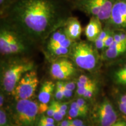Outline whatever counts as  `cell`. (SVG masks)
Masks as SVG:
<instances>
[{
    "label": "cell",
    "mask_w": 126,
    "mask_h": 126,
    "mask_svg": "<svg viewBox=\"0 0 126 126\" xmlns=\"http://www.w3.org/2000/svg\"><path fill=\"white\" fill-rule=\"evenodd\" d=\"M114 78L118 84L126 86V64L115 72Z\"/></svg>",
    "instance_id": "9a60e30c"
},
{
    "label": "cell",
    "mask_w": 126,
    "mask_h": 126,
    "mask_svg": "<svg viewBox=\"0 0 126 126\" xmlns=\"http://www.w3.org/2000/svg\"><path fill=\"white\" fill-rule=\"evenodd\" d=\"M37 126H45L42 123H41L38 122V124H37Z\"/></svg>",
    "instance_id": "f35d334b"
},
{
    "label": "cell",
    "mask_w": 126,
    "mask_h": 126,
    "mask_svg": "<svg viewBox=\"0 0 126 126\" xmlns=\"http://www.w3.org/2000/svg\"><path fill=\"white\" fill-rule=\"evenodd\" d=\"M65 0H12L1 16L28 40L42 41L71 16Z\"/></svg>",
    "instance_id": "6da1fadb"
},
{
    "label": "cell",
    "mask_w": 126,
    "mask_h": 126,
    "mask_svg": "<svg viewBox=\"0 0 126 126\" xmlns=\"http://www.w3.org/2000/svg\"></svg>",
    "instance_id": "b9f144b4"
},
{
    "label": "cell",
    "mask_w": 126,
    "mask_h": 126,
    "mask_svg": "<svg viewBox=\"0 0 126 126\" xmlns=\"http://www.w3.org/2000/svg\"><path fill=\"white\" fill-rule=\"evenodd\" d=\"M33 63L22 61L12 64L3 72L1 85L6 92H12L19 81L26 72L32 70Z\"/></svg>",
    "instance_id": "277c9868"
},
{
    "label": "cell",
    "mask_w": 126,
    "mask_h": 126,
    "mask_svg": "<svg viewBox=\"0 0 126 126\" xmlns=\"http://www.w3.org/2000/svg\"><path fill=\"white\" fill-rule=\"evenodd\" d=\"M12 0H0V12L1 15L4 13L6 9L8 7Z\"/></svg>",
    "instance_id": "cb8c5ba5"
},
{
    "label": "cell",
    "mask_w": 126,
    "mask_h": 126,
    "mask_svg": "<svg viewBox=\"0 0 126 126\" xmlns=\"http://www.w3.org/2000/svg\"><path fill=\"white\" fill-rule=\"evenodd\" d=\"M55 86L56 85L52 81H47L43 83L38 94V99L40 103L48 105L54 92Z\"/></svg>",
    "instance_id": "4fadbf2b"
},
{
    "label": "cell",
    "mask_w": 126,
    "mask_h": 126,
    "mask_svg": "<svg viewBox=\"0 0 126 126\" xmlns=\"http://www.w3.org/2000/svg\"><path fill=\"white\" fill-rule=\"evenodd\" d=\"M39 85L37 72L31 70L25 74L12 92L15 99L18 101L30 99L34 95Z\"/></svg>",
    "instance_id": "8992f818"
},
{
    "label": "cell",
    "mask_w": 126,
    "mask_h": 126,
    "mask_svg": "<svg viewBox=\"0 0 126 126\" xmlns=\"http://www.w3.org/2000/svg\"><path fill=\"white\" fill-rule=\"evenodd\" d=\"M94 84H95V82L92 83V84L86 86L85 87H82V88H77V91H76V93L77 94H78V96H82V97L83 96V94H85V93L86 92V91L89 89L91 86H92V85H94Z\"/></svg>",
    "instance_id": "484cf974"
},
{
    "label": "cell",
    "mask_w": 126,
    "mask_h": 126,
    "mask_svg": "<svg viewBox=\"0 0 126 126\" xmlns=\"http://www.w3.org/2000/svg\"><path fill=\"white\" fill-rule=\"evenodd\" d=\"M76 102L80 106L82 107V108L84 109H85L86 110H87V111H88V110H89L88 105L87 103H86V102L85 100V99L83 97H79V98L77 99Z\"/></svg>",
    "instance_id": "83f0119b"
},
{
    "label": "cell",
    "mask_w": 126,
    "mask_h": 126,
    "mask_svg": "<svg viewBox=\"0 0 126 126\" xmlns=\"http://www.w3.org/2000/svg\"><path fill=\"white\" fill-rule=\"evenodd\" d=\"M64 85L65 88L73 91L75 89L77 84L74 82H64Z\"/></svg>",
    "instance_id": "4dcf8cb0"
},
{
    "label": "cell",
    "mask_w": 126,
    "mask_h": 126,
    "mask_svg": "<svg viewBox=\"0 0 126 126\" xmlns=\"http://www.w3.org/2000/svg\"><path fill=\"white\" fill-rule=\"evenodd\" d=\"M48 108V106L47 104L40 103L39 105V114H43V113L46 112Z\"/></svg>",
    "instance_id": "d6a6232c"
},
{
    "label": "cell",
    "mask_w": 126,
    "mask_h": 126,
    "mask_svg": "<svg viewBox=\"0 0 126 126\" xmlns=\"http://www.w3.org/2000/svg\"><path fill=\"white\" fill-rule=\"evenodd\" d=\"M60 108V110H64L67 111L68 109V103H61L59 102Z\"/></svg>",
    "instance_id": "e575fe53"
},
{
    "label": "cell",
    "mask_w": 126,
    "mask_h": 126,
    "mask_svg": "<svg viewBox=\"0 0 126 126\" xmlns=\"http://www.w3.org/2000/svg\"><path fill=\"white\" fill-rule=\"evenodd\" d=\"M86 41H75L71 47L70 55L74 64L83 70L92 71L96 67L99 61L97 49Z\"/></svg>",
    "instance_id": "7a4b0ae2"
},
{
    "label": "cell",
    "mask_w": 126,
    "mask_h": 126,
    "mask_svg": "<svg viewBox=\"0 0 126 126\" xmlns=\"http://www.w3.org/2000/svg\"><path fill=\"white\" fill-rule=\"evenodd\" d=\"M64 87V82L61 81H59L56 85V92L55 97L57 100H61L64 99V94L63 92V88Z\"/></svg>",
    "instance_id": "e0dca14e"
},
{
    "label": "cell",
    "mask_w": 126,
    "mask_h": 126,
    "mask_svg": "<svg viewBox=\"0 0 126 126\" xmlns=\"http://www.w3.org/2000/svg\"><path fill=\"white\" fill-rule=\"evenodd\" d=\"M126 126V123L124 121H118L114 123L111 126Z\"/></svg>",
    "instance_id": "d590c367"
},
{
    "label": "cell",
    "mask_w": 126,
    "mask_h": 126,
    "mask_svg": "<svg viewBox=\"0 0 126 126\" xmlns=\"http://www.w3.org/2000/svg\"><path fill=\"white\" fill-rule=\"evenodd\" d=\"M114 36H113V32H110L108 36L106 37V38L105 39V42H104V43H105V48H109L110 46H111L112 44L114 43Z\"/></svg>",
    "instance_id": "603a6c76"
},
{
    "label": "cell",
    "mask_w": 126,
    "mask_h": 126,
    "mask_svg": "<svg viewBox=\"0 0 126 126\" xmlns=\"http://www.w3.org/2000/svg\"><path fill=\"white\" fill-rule=\"evenodd\" d=\"M106 0H74L72 6L75 9L91 16L97 17Z\"/></svg>",
    "instance_id": "30bf717a"
},
{
    "label": "cell",
    "mask_w": 126,
    "mask_h": 126,
    "mask_svg": "<svg viewBox=\"0 0 126 126\" xmlns=\"http://www.w3.org/2000/svg\"><path fill=\"white\" fill-rule=\"evenodd\" d=\"M119 107L120 110L124 114L126 115V103H123L122 102H119Z\"/></svg>",
    "instance_id": "836d02e7"
},
{
    "label": "cell",
    "mask_w": 126,
    "mask_h": 126,
    "mask_svg": "<svg viewBox=\"0 0 126 126\" xmlns=\"http://www.w3.org/2000/svg\"><path fill=\"white\" fill-rule=\"evenodd\" d=\"M102 22L97 17L91 16L84 29V33L88 41L94 42L102 31Z\"/></svg>",
    "instance_id": "7c38bea8"
},
{
    "label": "cell",
    "mask_w": 126,
    "mask_h": 126,
    "mask_svg": "<svg viewBox=\"0 0 126 126\" xmlns=\"http://www.w3.org/2000/svg\"><path fill=\"white\" fill-rule=\"evenodd\" d=\"M76 71L73 63L65 58H61L53 61L50 70L51 77L54 79L59 81L70 78Z\"/></svg>",
    "instance_id": "ba28073f"
},
{
    "label": "cell",
    "mask_w": 126,
    "mask_h": 126,
    "mask_svg": "<svg viewBox=\"0 0 126 126\" xmlns=\"http://www.w3.org/2000/svg\"><path fill=\"white\" fill-rule=\"evenodd\" d=\"M4 94H1V95H0V107L1 108H2L3 105H4Z\"/></svg>",
    "instance_id": "74e56055"
},
{
    "label": "cell",
    "mask_w": 126,
    "mask_h": 126,
    "mask_svg": "<svg viewBox=\"0 0 126 126\" xmlns=\"http://www.w3.org/2000/svg\"><path fill=\"white\" fill-rule=\"evenodd\" d=\"M94 118L99 126H111L117 122V115L110 102L105 99L96 108Z\"/></svg>",
    "instance_id": "52a82bcc"
},
{
    "label": "cell",
    "mask_w": 126,
    "mask_h": 126,
    "mask_svg": "<svg viewBox=\"0 0 126 126\" xmlns=\"http://www.w3.org/2000/svg\"><path fill=\"white\" fill-rule=\"evenodd\" d=\"M78 81L83 84H90V83H94L91 79L88 78L87 76L85 75H82L78 78Z\"/></svg>",
    "instance_id": "4316f807"
},
{
    "label": "cell",
    "mask_w": 126,
    "mask_h": 126,
    "mask_svg": "<svg viewBox=\"0 0 126 126\" xmlns=\"http://www.w3.org/2000/svg\"><path fill=\"white\" fill-rule=\"evenodd\" d=\"M47 49L50 54L57 56H65L69 55L71 48H66L60 46L47 47Z\"/></svg>",
    "instance_id": "2e32d148"
},
{
    "label": "cell",
    "mask_w": 126,
    "mask_h": 126,
    "mask_svg": "<svg viewBox=\"0 0 126 126\" xmlns=\"http://www.w3.org/2000/svg\"><path fill=\"white\" fill-rule=\"evenodd\" d=\"M58 126H61V125H60V124H58Z\"/></svg>",
    "instance_id": "60d3db41"
},
{
    "label": "cell",
    "mask_w": 126,
    "mask_h": 126,
    "mask_svg": "<svg viewBox=\"0 0 126 126\" xmlns=\"http://www.w3.org/2000/svg\"><path fill=\"white\" fill-rule=\"evenodd\" d=\"M113 36H114V42L126 45V32H118L117 33L113 32Z\"/></svg>",
    "instance_id": "d6986e66"
},
{
    "label": "cell",
    "mask_w": 126,
    "mask_h": 126,
    "mask_svg": "<svg viewBox=\"0 0 126 126\" xmlns=\"http://www.w3.org/2000/svg\"><path fill=\"white\" fill-rule=\"evenodd\" d=\"M55 121L56 120H55L53 117H49V116L43 115V116L40 117L39 122L41 123H43L54 124Z\"/></svg>",
    "instance_id": "d4e9b609"
},
{
    "label": "cell",
    "mask_w": 126,
    "mask_h": 126,
    "mask_svg": "<svg viewBox=\"0 0 126 126\" xmlns=\"http://www.w3.org/2000/svg\"><path fill=\"white\" fill-rule=\"evenodd\" d=\"M70 120H65L61 121L59 123V124H60V125L64 126H70Z\"/></svg>",
    "instance_id": "8d00e7d4"
},
{
    "label": "cell",
    "mask_w": 126,
    "mask_h": 126,
    "mask_svg": "<svg viewBox=\"0 0 126 126\" xmlns=\"http://www.w3.org/2000/svg\"><path fill=\"white\" fill-rule=\"evenodd\" d=\"M26 40L28 39L7 22L1 25L0 30L1 54L7 56L25 51L27 49Z\"/></svg>",
    "instance_id": "3957f363"
},
{
    "label": "cell",
    "mask_w": 126,
    "mask_h": 126,
    "mask_svg": "<svg viewBox=\"0 0 126 126\" xmlns=\"http://www.w3.org/2000/svg\"><path fill=\"white\" fill-rule=\"evenodd\" d=\"M0 126H8L7 113L2 108L0 109Z\"/></svg>",
    "instance_id": "44dd1931"
},
{
    "label": "cell",
    "mask_w": 126,
    "mask_h": 126,
    "mask_svg": "<svg viewBox=\"0 0 126 126\" xmlns=\"http://www.w3.org/2000/svg\"><path fill=\"white\" fill-rule=\"evenodd\" d=\"M86 126L85 125V124H82V125H81V126Z\"/></svg>",
    "instance_id": "ab89813d"
},
{
    "label": "cell",
    "mask_w": 126,
    "mask_h": 126,
    "mask_svg": "<svg viewBox=\"0 0 126 126\" xmlns=\"http://www.w3.org/2000/svg\"><path fill=\"white\" fill-rule=\"evenodd\" d=\"M63 94H64V98H66V99L70 98V97L72 96V94H73V91L69 90V89L65 88L64 87H64L63 88Z\"/></svg>",
    "instance_id": "1f68e13d"
},
{
    "label": "cell",
    "mask_w": 126,
    "mask_h": 126,
    "mask_svg": "<svg viewBox=\"0 0 126 126\" xmlns=\"http://www.w3.org/2000/svg\"><path fill=\"white\" fill-rule=\"evenodd\" d=\"M126 52V45L114 42L111 46L106 48L103 53V57L106 59H116Z\"/></svg>",
    "instance_id": "5bb4252c"
},
{
    "label": "cell",
    "mask_w": 126,
    "mask_h": 126,
    "mask_svg": "<svg viewBox=\"0 0 126 126\" xmlns=\"http://www.w3.org/2000/svg\"><path fill=\"white\" fill-rule=\"evenodd\" d=\"M53 102L54 105V114L53 118L56 122H61V121L63 120L64 116L61 114L59 102L53 100Z\"/></svg>",
    "instance_id": "ac0fdd59"
},
{
    "label": "cell",
    "mask_w": 126,
    "mask_h": 126,
    "mask_svg": "<svg viewBox=\"0 0 126 126\" xmlns=\"http://www.w3.org/2000/svg\"><path fill=\"white\" fill-rule=\"evenodd\" d=\"M96 90V85L95 83L94 85L91 86V87L86 91V92L84 94H83L82 97H83L84 99H91V97H93Z\"/></svg>",
    "instance_id": "7402d4cb"
},
{
    "label": "cell",
    "mask_w": 126,
    "mask_h": 126,
    "mask_svg": "<svg viewBox=\"0 0 126 126\" xmlns=\"http://www.w3.org/2000/svg\"><path fill=\"white\" fill-rule=\"evenodd\" d=\"M84 124L83 120L80 119H75L71 120L69 126H80Z\"/></svg>",
    "instance_id": "f546056e"
},
{
    "label": "cell",
    "mask_w": 126,
    "mask_h": 126,
    "mask_svg": "<svg viewBox=\"0 0 126 126\" xmlns=\"http://www.w3.org/2000/svg\"><path fill=\"white\" fill-rule=\"evenodd\" d=\"M54 114V105L53 101H52L51 103H50V105L48 106V109H47L46 111V115L47 116H49V117H53Z\"/></svg>",
    "instance_id": "f1b7e54d"
},
{
    "label": "cell",
    "mask_w": 126,
    "mask_h": 126,
    "mask_svg": "<svg viewBox=\"0 0 126 126\" xmlns=\"http://www.w3.org/2000/svg\"><path fill=\"white\" fill-rule=\"evenodd\" d=\"M68 115L71 118H76L79 117H85L86 116V114L83 113L82 111H80L78 109L74 108L70 109L68 111Z\"/></svg>",
    "instance_id": "ffe728a7"
},
{
    "label": "cell",
    "mask_w": 126,
    "mask_h": 126,
    "mask_svg": "<svg viewBox=\"0 0 126 126\" xmlns=\"http://www.w3.org/2000/svg\"><path fill=\"white\" fill-rule=\"evenodd\" d=\"M108 23L116 29L126 31V0H116Z\"/></svg>",
    "instance_id": "9c48e42d"
},
{
    "label": "cell",
    "mask_w": 126,
    "mask_h": 126,
    "mask_svg": "<svg viewBox=\"0 0 126 126\" xmlns=\"http://www.w3.org/2000/svg\"><path fill=\"white\" fill-rule=\"evenodd\" d=\"M63 28L68 37L75 42L79 39L82 32V28L77 18L72 16L69 17L64 23Z\"/></svg>",
    "instance_id": "8fae6325"
},
{
    "label": "cell",
    "mask_w": 126,
    "mask_h": 126,
    "mask_svg": "<svg viewBox=\"0 0 126 126\" xmlns=\"http://www.w3.org/2000/svg\"><path fill=\"white\" fill-rule=\"evenodd\" d=\"M16 122L19 126H33L39 114V105L30 99L17 101L15 106Z\"/></svg>",
    "instance_id": "5b68a950"
}]
</instances>
